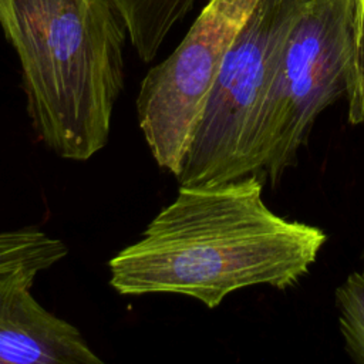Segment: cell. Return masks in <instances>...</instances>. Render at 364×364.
<instances>
[{"label":"cell","mask_w":364,"mask_h":364,"mask_svg":"<svg viewBox=\"0 0 364 364\" xmlns=\"http://www.w3.org/2000/svg\"><path fill=\"white\" fill-rule=\"evenodd\" d=\"M262 173L179 185L141 239L109 259L111 287L121 296H186L215 309L246 287L296 286L327 235L274 213L263 199Z\"/></svg>","instance_id":"cell-1"},{"label":"cell","mask_w":364,"mask_h":364,"mask_svg":"<svg viewBox=\"0 0 364 364\" xmlns=\"http://www.w3.org/2000/svg\"><path fill=\"white\" fill-rule=\"evenodd\" d=\"M26 108L57 156L88 161L109 139L124 90L127 27L111 0H0Z\"/></svg>","instance_id":"cell-2"},{"label":"cell","mask_w":364,"mask_h":364,"mask_svg":"<svg viewBox=\"0 0 364 364\" xmlns=\"http://www.w3.org/2000/svg\"><path fill=\"white\" fill-rule=\"evenodd\" d=\"M353 0H307L286 40L250 141L247 175L276 185L297 158L316 118L347 94Z\"/></svg>","instance_id":"cell-3"},{"label":"cell","mask_w":364,"mask_h":364,"mask_svg":"<svg viewBox=\"0 0 364 364\" xmlns=\"http://www.w3.org/2000/svg\"><path fill=\"white\" fill-rule=\"evenodd\" d=\"M306 3L259 0L223 58L176 176L179 185H215L247 175V152L270 80Z\"/></svg>","instance_id":"cell-4"},{"label":"cell","mask_w":364,"mask_h":364,"mask_svg":"<svg viewBox=\"0 0 364 364\" xmlns=\"http://www.w3.org/2000/svg\"><path fill=\"white\" fill-rule=\"evenodd\" d=\"M259 0H209L179 46L142 78L136 118L156 165L181 173L223 58Z\"/></svg>","instance_id":"cell-5"},{"label":"cell","mask_w":364,"mask_h":364,"mask_svg":"<svg viewBox=\"0 0 364 364\" xmlns=\"http://www.w3.org/2000/svg\"><path fill=\"white\" fill-rule=\"evenodd\" d=\"M40 273L33 267L0 273V364H102L74 324L33 296Z\"/></svg>","instance_id":"cell-6"},{"label":"cell","mask_w":364,"mask_h":364,"mask_svg":"<svg viewBox=\"0 0 364 364\" xmlns=\"http://www.w3.org/2000/svg\"><path fill=\"white\" fill-rule=\"evenodd\" d=\"M118 10L132 47L151 63L171 30L192 10L196 0H111Z\"/></svg>","instance_id":"cell-7"},{"label":"cell","mask_w":364,"mask_h":364,"mask_svg":"<svg viewBox=\"0 0 364 364\" xmlns=\"http://www.w3.org/2000/svg\"><path fill=\"white\" fill-rule=\"evenodd\" d=\"M68 253L65 243L37 228L0 232V273L33 267L44 272Z\"/></svg>","instance_id":"cell-8"},{"label":"cell","mask_w":364,"mask_h":364,"mask_svg":"<svg viewBox=\"0 0 364 364\" xmlns=\"http://www.w3.org/2000/svg\"><path fill=\"white\" fill-rule=\"evenodd\" d=\"M340 333L350 355L364 363V273L353 272L336 289Z\"/></svg>","instance_id":"cell-9"},{"label":"cell","mask_w":364,"mask_h":364,"mask_svg":"<svg viewBox=\"0 0 364 364\" xmlns=\"http://www.w3.org/2000/svg\"><path fill=\"white\" fill-rule=\"evenodd\" d=\"M354 36L347 87V118L351 125L364 122V0H353Z\"/></svg>","instance_id":"cell-10"},{"label":"cell","mask_w":364,"mask_h":364,"mask_svg":"<svg viewBox=\"0 0 364 364\" xmlns=\"http://www.w3.org/2000/svg\"><path fill=\"white\" fill-rule=\"evenodd\" d=\"M363 259H364V257H363ZM363 273H364V269H363Z\"/></svg>","instance_id":"cell-11"}]
</instances>
